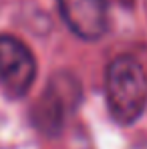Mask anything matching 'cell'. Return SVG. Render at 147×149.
Returning a JSON list of instances; mask_svg holds the SVG:
<instances>
[{
	"mask_svg": "<svg viewBox=\"0 0 147 149\" xmlns=\"http://www.w3.org/2000/svg\"><path fill=\"white\" fill-rule=\"evenodd\" d=\"M67 26L83 40H97L109 28L105 0H56Z\"/></svg>",
	"mask_w": 147,
	"mask_h": 149,
	"instance_id": "cell-4",
	"label": "cell"
},
{
	"mask_svg": "<svg viewBox=\"0 0 147 149\" xmlns=\"http://www.w3.org/2000/svg\"><path fill=\"white\" fill-rule=\"evenodd\" d=\"M105 97L111 117L119 125L135 123L147 107V74L129 54L113 58L105 73Z\"/></svg>",
	"mask_w": 147,
	"mask_h": 149,
	"instance_id": "cell-1",
	"label": "cell"
},
{
	"mask_svg": "<svg viewBox=\"0 0 147 149\" xmlns=\"http://www.w3.org/2000/svg\"><path fill=\"white\" fill-rule=\"evenodd\" d=\"M81 101V85L71 73H56L50 77L47 89L42 91L40 99L34 107V121L47 131L56 133L65 119L75 111Z\"/></svg>",
	"mask_w": 147,
	"mask_h": 149,
	"instance_id": "cell-2",
	"label": "cell"
},
{
	"mask_svg": "<svg viewBox=\"0 0 147 149\" xmlns=\"http://www.w3.org/2000/svg\"><path fill=\"white\" fill-rule=\"evenodd\" d=\"M36 79V58L12 34H0V83L10 97H24Z\"/></svg>",
	"mask_w": 147,
	"mask_h": 149,
	"instance_id": "cell-3",
	"label": "cell"
}]
</instances>
